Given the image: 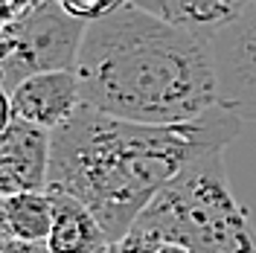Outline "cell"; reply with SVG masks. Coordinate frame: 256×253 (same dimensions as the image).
Listing matches in <instances>:
<instances>
[{
  "label": "cell",
  "mask_w": 256,
  "mask_h": 253,
  "mask_svg": "<svg viewBox=\"0 0 256 253\" xmlns=\"http://www.w3.org/2000/svg\"><path fill=\"white\" fill-rule=\"evenodd\" d=\"M239 131L242 120L222 105L172 126L131 122L82 105L52 131L47 190L79 198L116 244L166 184L195 158L227 148Z\"/></svg>",
  "instance_id": "cell-1"
},
{
  "label": "cell",
  "mask_w": 256,
  "mask_h": 253,
  "mask_svg": "<svg viewBox=\"0 0 256 253\" xmlns=\"http://www.w3.org/2000/svg\"><path fill=\"white\" fill-rule=\"evenodd\" d=\"M73 70L82 105L131 122L172 126L218 105L207 35L131 3L84 26Z\"/></svg>",
  "instance_id": "cell-2"
},
{
  "label": "cell",
  "mask_w": 256,
  "mask_h": 253,
  "mask_svg": "<svg viewBox=\"0 0 256 253\" xmlns=\"http://www.w3.org/2000/svg\"><path fill=\"white\" fill-rule=\"evenodd\" d=\"M134 230L195 253H256L250 216L233 195L224 148L195 158L166 184L143 210Z\"/></svg>",
  "instance_id": "cell-3"
},
{
  "label": "cell",
  "mask_w": 256,
  "mask_h": 253,
  "mask_svg": "<svg viewBox=\"0 0 256 253\" xmlns=\"http://www.w3.org/2000/svg\"><path fill=\"white\" fill-rule=\"evenodd\" d=\"M218 105L239 120H256V0L210 38Z\"/></svg>",
  "instance_id": "cell-4"
},
{
  "label": "cell",
  "mask_w": 256,
  "mask_h": 253,
  "mask_svg": "<svg viewBox=\"0 0 256 253\" xmlns=\"http://www.w3.org/2000/svg\"><path fill=\"white\" fill-rule=\"evenodd\" d=\"M82 108L76 70H44L32 73L12 88V111L15 120L47 128L50 134L73 120Z\"/></svg>",
  "instance_id": "cell-5"
},
{
  "label": "cell",
  "mask_w": 256,
  "mask_h": 253,
  "mask_svg": "<svg viewBox=\"0 0 256 253\" xmlns=\"http://www.w3.org/2000/svg\"><path fill=\"white\" fill-rule=\"evenodd\" d=\"M52 134L15 120L0 137V195L47 190Z\"/></svg>",
  "instance_id": "cell-6"
},
{
  "label": "cell",
  "mask_w": 256,
  "mask_h": 253,
  "mask_svg": "<svg viewBox=\"0 0 256 253\" xmlns=\"http://www.w3.org/2000/svg\"><path fill=\"white\" fill-rule=\"evenodd\" d=\"M111 236L94 212L79 198L52 192V230L47 248L50 253H105L111 250Z\"/></svg>",
  "instance_id": "cell-7"
},
{
  "label": "cell",
  "mask_w": 256,
  "mask_h": 253,
  "mask_svg": "<svg viewBox=\"0 0 256 253\" xmlns=\"http://www.w3.org/2000/svg\"><path fill=\"white\" fill-rule=\"evenodd\" d=\"M128 3L175 26L212 38L216 32L230 26L254 0H128Z\"/></svg>",
  "instance_id": "cell-8"
},
{
  "label": "cell",
  "mask_w": 256,
  "mask_h": 253,
  "mask_svg": "<svg viewBox=\"0 0 256 253\" xmlns=\"http://www.w3.org/2000/svg\"><path fill=\"white\" fill-rule=\"evenodd\" d=\"M9 222L12 236L20 242H44L52 230V192H15L9 195Z\"/></svg>",
  "instance_id": "cell-9"
},
{
  "label": "cell",
  "mask_w": 256,
  "mask_h": 253,
  "mask_svg": "<svg viewBox=\"0 0 256 253\" xmlns=\"http://www.w3.org/2000/svg\"><path fill=\"white\" fill-rule=\"evenodd\" d=\"M56 3L62 6L64 12H70L73 18L90 24V20H96V18H102V15H108V12H114V9H120L122 3H128V0H56Z\"/></svg>",
  "instance_id": "cell-10"
},
{
  "label": "cell",
  "mask_w": 256,
  "mask_h": 253,
  "mask_svg": "<svg viewBox=\"0 0 256 253\" xmlns=\"http://www.w3.org/2000/svg\"><path fill=\"white\" fill-rule=\"evenodd\" d=\"M0 253H50V248L44 242H20V238H12V242L0 244Z\"/></svg>",
  "instance_id": "cell-11"
},
{
  "label": "cell",
  "mask_w": 256,
  "mask_h": 253,
  "mask_svg": "<svg viewBox=\"0 0 256 253\" xmlns=\"http://www.w3.org/2000/svg\"><path fill=\"white\" fill-rule=\"evenodd\" d=\"M15 122V111H12V94L0 84V137L9 131V126Z\"/></svg>",
  "instance_id": "cell-12"
},
{
  "label": "cell",
  "mask_w": 256,
  "mask_h": 253,
  "mask_svg": "<svg viewBox=\"0 0 256 253\" xmlns=\"http://www.w3.org/2000/svg\"><path fill=\"white\" fill-rule=\"evenodd\" d=\"M12 222H9V195H0V244L12 242Z\"/></svg>",
  "instance_id": "cell-13"
},
{
  "label": "cell",
  "mask_w": 256,
  "mask_h": 253,
  "mask_svg": "<svg viewBox=\"0 0 256 253\" xmlns=\"http://www.w3.org/2000/svg\"><path fill=\"white\" fill-rule=\"evenodd\" d=\"M105 253H111V250H105Z\"/></svg>",
  "instance_id": "cell-14"
}]
</instances>
